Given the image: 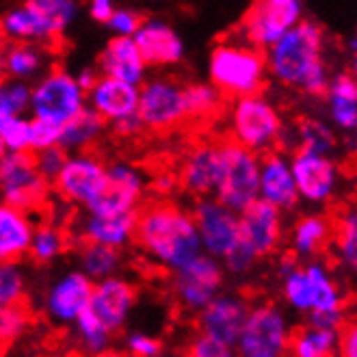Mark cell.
I'll use <instances>...</instances> for the list:
<instances>
[{
  "label": "cell",
  "instance_id": "1",
  "mask_svg": "<svg viewBox=\"0 0 357 357\" xmlns=\"http://www.w3.org/2000/svg\"><path fill=\"white\" fill-rule=\"evenodd\" d=\"M325 44L327 35L323 26L303 17L266 50L268 76L282 87L297 89L310 98H325L331 80Z\"/></svg>",
  "mask_w": 357,
  "mask_h": 357
},
{
  "label": "cell",
  "instance_id": "2",
  "mask_svg": "<svg viewBox=\"0 0 357 357\" xmlns=\"http://www.w3.org/2000/svg\"><path fill=\"white\" fill-rule=\"evenodd\" d=\"M135 243L152 262L172 273L204 254L193 213L162 199L141 206Z\"/></svg>",
  "mask_w": 357,
  "mask_h": 357
},
{
  "label": "cell",
  "instance_id": "3",
  "mask_svg": "<svg viewBox=\"0 0 357 357\" xmlns=\"http://www.w3.org/2000/svg\"><path fill=\"white\" fill-rule=\"evenodd\" d=\"M268 76L266 52L243 39H225L210 50L208 80L227 98L260 93Z\"/></svg>",
  "mask_w": 357,
  "mask_h": 357
},
{
  "label": "cell",
  "instance_id": "4",
  "mask_svg": "<svg viewBox=\"0 0 357 357\" xmlns=\"http://www.w3.org/2000/svg\"><path fill=\"white\" fill-rule=\"evenodd\" d=\"M80 13L78 0H22L3 15L7 41L50 44L68 33Z\"/></svg>",
  "mask_w": 357,
  "mask_h": 357
},
{
  "label": "cell",
  "instance_id": "5",
  "mask_svg": "<svg viewBox=\"0 0 357 357\" xmlns=\"http://www.w3.org/2000/svg\"><path fill=\"white\" fill-rule=\"evenodd\" d=\"M284 126L286 121L280 109L266 96L254 93L232 100V107H229V139L241 143L243 148L260 156L278 150Z\"/></svg>",
  "mask_w": 357,
  "mask_h": 357
},
{
  "label": "cell",
  "instance_id": "6",
  "mask_svg": "<svg viewBox=\"0 0 357 357\" xmlns=\"http://www.w3.org/2000/svg\"><path fill=\"white\" fill-rule=\"evenodd\" d=\"M221 143V180L215 197L229 206L236 213H243L247 206L260 199V167L262 156L243 148L234 139Z\"/></svg>",
  "mask_w": 357,
  "mask_h": 357
},
{
  "label": "cell",
  "instance_id": "7",
  "mask_svg": "<svg viewBox=\"0 0 357 357\" xmlns=\"http://www.w3.org/2000/svg\"><path fill=\"white\" fill-rule=\"evenodd\" d=\"M0 191H3V204L35 213L44 208L52 182L41 176L35 162L33 152H3L0 158Z\"/></svg>",
  "mask_w": 357,
  "mask_h": 357
},
{
  "label": "cell",
  "instance_id": "8",
  "mask_svg": "<svg viewBox=\"0 0 357 357\" xmlns=\"http://www.w3.org/2000/svg\"><path fill=\"white\" fill-rule=\"evenodd\" d=\"M87 107V91L80 87L76 74L63 68H50L33 85L31 117L66 126Z\"/></svg>",
  "mask_w": 357,
  "mask_h": 357
},
{
  "label": "cell",
  "instance_id": "9",
  "mask_svg": "<svg viewBox=\"0 0 357 357\" xmlns=\"http://www.w3.org/2000/svg\"><path fill=\"white\" fill-rule=\"evenodd\" d=\"M301 20V0H254V5L249 7L238 26V39L266 52L290 29H295Z\"/></svg>",
  "mask_w": 357,
  "mask_h": 357
},
{
  "label": "cell",
  "instance_id": "10",
  "mask_svg": "<svg viewBox=\"0 0 357 357\" xmlns=\"http://www.w3.org/2000/svg\"><path fill=\"white\" fill-rule=\"evenodd\" d=\"M139 115L152 132H169L188 117L184 85L169 76H152L141 85Z\"/></svg>",
  "mask_w": 357,
  "mask_h": 357
},
{
  "label": "cell",
  "instance_id": "11",
  "mask_svg": "<svg viewBox=\"0 0 357 357\" xmlns=\"http://www.w3.org/2000/svg\"><path fill=\"white\" fill-rule=\"evenodd\" d=\"M290 340L292 333L284 312L264 303L251 307L236 351L241 357H284L290 351Z\"/></svg>",
  "mask_w": 357,
  "mask_h": 357
},
{
  "label": "cell",
  "instance_id": "12",
  "mask_svg": "<svg viewBox=\"0 0 357 357\" xmlns=\"http://www.w3.org/2000/svg\"><path fill=\"white\" fill-rule=\"evenodd\" d=\"M109 176V162L91 150L70 154L63 172L52 182L54 193L68 204L87 208L100 193Z\"/></svg>",
  "mask_w": 357,
  "mask_h": 357
},
{
  "label": "cell",
  "instance_id": "13",
  "mask_svg": "<svg viewBox=\"0 0 357 357\" xmlns=\"http://www.w3.org/2000/svg\"><path fill=\"white\" fill-rule=\"evenodd\" d=\"M223 280V260L204 251L195 260L174 273V292L182 307L191 312H202L210 301H215L221 295Z\"/></svg>",
  "mask_w": 357,
  "mask_h": 357
},
{
  "label": "cell",
  "instance_id": "14",
  "mask_svg": "<svg viewBox=\"0 0 357 357\" xmlns=\"http://www.w3.org/2000/svg\"><path fill=\"white\" fill-rule=\"evenodd\" d=\"M145 191H148V180L139 167L126 160H115L109 162V176L102 193L85 210L98 215L139 213Z\"/></svg>",
  "mask_w": 357,
  "mask_h": 357
},
{
  "label": "cell",
  "instance_id": "15",
  "mask_svg": "<svg viewBox=\"0 0 357 357\" xmlns=\"http://www.w3.org/2000/svg\"><path fill=\"white\" fill-rule=\"evenodd\" d=\"M191 213L195 217L206 254L223 260L241 243V213L217 197L195 199Z\"/></svg>",
  "mask_w": 357,
  "mask_h": 357
},
{
  "label": "cell",
  "instance_id": "16",
  "mask_svg": "<svg viewBox=\"0 0 357 357\" xmlns=\"http://www.w3.org/2000/svg\"><path fill=\"white\" fill-rule=\"evenodd\" d=\"M290 165L301 202L323 206L333 199L340 186V167L333 160V156L297 150L290 154Z\"/></svg>",
  "mask_w": 357,
  "mask_h": 357
},
{
  "label": "cell",
  "instance_id": "17",
  "mask_svg": "<svg viewBox=\"0 0 357 357\" xmlns=\"http://www.w3.org/2000/svg\"><path fill=\"white\" fill-rule=\"evenodd\" d=\"M221 143H197L182 158L178 180L182 191L199 197H215L221 180Z\"/></svg>",
  "mask_w": 357,
  "mask_h": 357
},
{
  "label": "cell",
  "instance_id": "18",
  "mask_svg": "<svg viewBox=\"0 0 357 357\" xmlns=\"http://www.w3.org/2000/svg\"><path fill=\"white\" fill-rule=\"evenodd\" d=\"M282 210L264 199H256L241 213V241L256 251L258 258L273 256L284 238Z\"/></svg>",
  "mask_w": 357,
  "mask_h": 357
},
{
  "label": "cell",
  "instance_id": "19",
  "mask_svg": "<svg viewBox=\"0 0 357 357\" xmlns=\"http://www.w3.org/2000/svg\"><path fill=\"white\" fill-rule=\"evenodd\" d=\"M93 280L85 271H70L61 275L46 295V312L52 323L70 325L91 305Z\"/></svg>",
  "mask_w": 357,
  "mask_h": 357
},
{
  "label": "cell",
  "instance_id": "20",
  "mask_svg": "<svg viewBox=\"0 0 357 357\" xmlns=\"http://www.w3.org/2000/svg\"><path fill=\"white\" fill-rule=\"evenodd\" d=\"M251 305L241 295H219L199 312V329L223 344L238 347Z\"/></svg>",
  "mask_w": 357,
  "mask_h": 357
},
{
  "label": "cell",
  "instance_id": "21",
  "mask_svg": "<svg viewBox=\"0 0 357 357\" xmlns=\"http://www.w3.org/2000/svg\"><path fill=\"white\" fill-rule=\"evenodd\" d=\"M260 199L280 208L282 213L295 210L301 202L295 174H292L290 154L273 150L262 154L260 167Z\"/></svg>",
  "mask_w": 357,
  "mask_h": 357
},
{
  "label": "cell",
  "instance_id": "22",
  "mask_svg": "<svg viewBox=\"0 0 357 357\" xmlns=\"http://www.w3.org/2000/svg\"><path fill=\"white\" fill-rule=\"evenodd\" d=\"M135 41L150 68H174L184 59V41L167 20L145 17Z\"/></svg>",
  "mask_w": 357,
  "mask_h": 357
},
{
  "label": "cell",
  "instance_id": "23",
  "mask_svg": "<svg viewBox=\"0 0 357 357\" xmlns=\"http://www.w3.org/2000/svg\"><path fill=\"white\" fill-rule=\"evenodd\" d=\"M96 68L104 76H113L137 87H141L148 80V70H150L135 37H117V35H113L100 50Z\"/></svg>",
  "mask_w": 357,
  "mask_h": 357
},
{
  "label": "cell",
  "instance_id": "24",
  "mask_svg": "<svg viewBox=\"0 0 357 357\" xmlns=\"http://www.w3.org/2000/svg\"><path fill=\"white\" fill-rule=\"evenodd\" d=\"M139 96L141 87L102 74L96 85L87 91V104L113 126L139 113Z\"/></svg>",
  "mask_w": 357,
  "mask_h": 357
},
{
  "label": "cell",
  "instance_id": "25",
  "mask_svg": "<svg viewBox=\"0 0 357 357\" xmlns=\"http://www.w3.org/2000/svg\"><path fill=\"white\" fill-rule=\"evenodd\" d=\"M135 303H137V288L123 278L113 275L93 284L89 307L107 323L111 331H117L126 323Z\"/></svg>",
  "mask_w": 357,
  "mask_h": 357
},
{
  "label": "cell",
  "instance_id": "26",
  "mask_svg": "<svg viewBox=\"0 0 357 357\" xmlns=\"http://www.w3.org/2000/svg\"><path fill=\"white\" fill-rule=\"evenodd\" d=\"M137 219L139 213L98 215L85 210V217L78 223V236L82 238V243H100V245L121 249L130 241H135Z\"/></svg>",
  "mask_w": 357,
  "mask_h": 357
},
{
  "label": "cell",
  "instance_id": "27",
  "mask_svg": "<svg viewBox=\"0 0 357 357\" xmlns=\"http://www.w3.org/2000/svg\"><path fill=\"white\" fill-rule=\"evenodd\" d=\"M327 117L340 132L357 130V76L353 72H338L329 80L325 93Z\"/></svg>",
  "mask_w": 357,
  "mask_h": 357
},
{
  "label": "cell",
  "instance_id": "28",
  "mask_svg": "<svg viewBox=\"0 0 357 357\" xmlns=\"http://www.w3.org/2000/svg\"><path fill=\"white\" fill-rule=\"evenodd\" d=\"M35 229L37 227L31 213L3 204L0 208V258L3 262H17L29 254Z\"/></svg>",
  "mask_w": 357,
  "mask_h": 357
},
{
  "label": "cell",
  "instance_id": "29",
  "mask_svg": "<svg viewBox=\"0 0 357 357\" xmlns=\"http://www.w3.org/2000/svg\"><path fill=\"white\" fill-rule=\"evenodd\" d=\"M333 238V219L325 215H303L290 229V251L297 258H317Z\"/></svg>",
  "mask_w": 357,
  "mask_h": 357
},
{
  "label": "cell",
  "instance_id": "30",
  "mask_svg": "<svg viewBox=\"0 0 357 357\" xmlns=\"http://www.w3.org/2000/svg\"><path fill=\"white\" fill-rule=\"evenodd\" d=\"M48 66V50L33 41H7L3 50V74L13 80H33L44 76Z\"/></svg>",
  "mask_w": 357,
  "mask_h": 357
},
{
  "label": "cell",
  "instance_id": "31",
  "mask_svg": "<svg viewBox=\"0 0 357 357\" xmlns=\"http://www.w3.org/2000/svg\"><path fill=\"white\" fill-rule=\"evenodd\" d=\"M107 119H104L98 111L91 107L82 109L72 121L63 126V135H61V148H66L70 154L76 152H85L91 150L93 145L102 139L104 130H107Z\"/></svg>",
  "mask_w": 357,
  "mask_h": 357
},
{
  "label": "cell",
  "instance_id": "32",
  "mask_svg": "<svg viewBox=\"0 0 357 357\" xmlns=\"http://www.w3.org/2000/svg\"><path fill=\"white\" fill-rule=\"evenodd\" d=\"M331 247L335 260L357 275V204L344 206L333 219Z\"/></svg>",
  "mask_w": 357,
  "mask_h": 357
},
{
  "label": "cell",
  "instance_id": "33",
  "mask_svg": "<svg viewBox=\"0 0 357 357\" xmlns=\"http://www.w3.org/2000/svg\"><path fill=\"white\" fill-rule=\"evenodd\" d=\"M297 141L299 150L317 152V154H327L333 156L338 150V135L331 121H325L321 117H301L297 123Z\"/></svg>",
  "mask_w": 357,
  "mask_h": 357
},
{
  "label": "cell",
  "instance_id": "34",
  "mask_svg": "<svg viewBox=\"0 0 357 357\" xmlns=\"http://www.w3.org/2000/svg\"><path fill=\"white\" fill-rule=\"evenodd\" d=\"M80 271H85L93 282L113 278L121 266V254L117 247L100 243H82L78 251Z\"/></svg>",
  "mask_w": 357,
  "mask_h": 357
},
{
  "label": "cell",
  "instance_id": "35",
  "mask_svg": "<svg viewBox=\"0 0 357 357\" xmlns=\"http://www.w3.org/2000/svg\"><path fill=\"white\" fill-rule=\"evenodd\" d=\"M184 93H186L188 117L191 119L215 117L223 109V102L227 100L210 80L208 82H188V85H184Z\"/></svg>",
  "mask_w": 357,
  "mask_h": 357
},
{
  "label": "cell",
  "instance_id": "36",
  "mask_svg": "<svg viewBox=\"0 0 357 357\" xmlns=\"http://www.w3.org/2000/svg\"><path fill=\"white\" fill-rule=\"evenodd\" d=\"M305 271L312 284L314 310H342V292L329 268L323 262H307Z\"/></svg>",
  "mask_w": 357,
  "mask_h": 357
},
{
  "label": "cell",
  "instance_id": "37",
  "mask_svg": "<svg viewBox=\"0 0 357 357\" xmlns=\"http://www.w3.org/2000/svg\"><path fill=\"white\" fill-rule=\"evenodd\" d=\"M74 333H76V340L80 342L82 349L91 355H98V353L109 349L113 331L107 327V323H104L91 307H87L74 321Z\"/></svg>",
  "mask_w": 357,
  "mask_h": 357
},
{
  "label": "cell",
  "instance_id": "38",
  "mask_svg": "<svg viewBox=\"0 0 357 357\" xmlns=\"http://www.w3.org/2000/svg\"><path fill=\"white\" fill-rule=\"evenodd\" d=\"M63 251H66V234L52 223L37 225L29 256L37 264H48V262L56 260Z\"/></svg>",
  "mask_w": 357,
  "mask_h": 357
},
{
  "label": "cell",
  "instance_id": "39",
  "mask_svg": "<svg viewBox=\"0 0 357 357\" xmlns=\"http://www.w3.org/2000/svg\"><path fill=\"white\" fill-rule=\"evenodd\" d=\"M33 117H0V148L3 152H31Z\"/></svg>",
  "mask_w": 357,
  "mask_h": 357
},
{
  "label": "cell",
  "instance_id": "40",
  "mask_svg": "<svg viewBox=\"0 0 357 357\" xmlns=\"http://www.w3.org/2000/svg\"><path fill=\"white\" fill-rule=\"evenodd\" d=\"M33 102V85L26 80H13L5 78L0 87V117H13V115H26L31 113Z\"/></svg>",
  "mask_w": 357,
  "mask_h": 357
},
{
  "label": "cell",
  "instance_id": "41",
  "mask_svg": "<svg viewBox=\"0 0 357 357\" xmlns=\"http://www.w3.org/2000/svg\"><path fill=\"white\" fill-rule=\"evenodd\" d=\"M284 299L288 305L297 312H312L314 310V295H312V284L307 278L305 266H299L282 280Z\"/></svg>",
  "mask_w": 357,
  "mask_h": 357
},
{
  "label": "cell",
  "instance_id": "42",
  "mask_svg": "<svg viewBox=\"0 0 357 357\" xmlns=\"http://www.w3.org/2000/svg\"><path fill=\"white\" fill-rule=\"evenodd\" d=\"M24 295V273L17 262H3L0 266V305L20 303Z\"/></svg>",
  "mask_w": 357,
  "mask_h": 357
},
{
  "label": "cell",
  "instance_id": "43",
  "mask_svg": "<svg viewBox=\"0 0 357 357\" xmlns=\"http://www.w3.org/2000/svg\"><path fill=\"white\" fill-rule=\"evenodd\" d=\"M29 325L31 317L22 303L5 305L0 310V335H3L5 342H13L15 338H20L29 329Z\"/></svg>",
  "mask_w": 357,
  "mask_h": 357
},
{
  "label": "cell",
  "instance_id": "44",
  "mask_svg": "<svg viewBox=\"0 0 357 357\" xmlns=\"http://www.w3.org/2000/svg\"><path fill=\"white\" fill-rule=\"evenodd\" d=\"M61 135H63V126L61 123L33 117L31 152L35 154V152H41V150H46V148H52V145H59L61 143Z\"/></svg>",
  "mask_w": 357,
  "mask_h": 357
},
{
  "label": "cell",
  "instance_id": "45",
  "mask_svg": "<svg viewBox=\"0 0 357 357\" xmlns=\"http://www.w3.org/2000/svg\"><path fill=\"white\" fill-rule=\"evenodd\" d=\"M70 158V152L66 148H61V145H52V148H46L41 152H35V162H37V169L41 172L46 180L54 182L56 176L63 172V167H66Z\"/></svg>",
  "mask_w": 357,
  "mask_h": 357
},
{
  "label": "cell",
  "instance_id": "46",
  "mask_svg": "<svg viewBox=\"0 0 357 357\" xmlns=\"http://www.w3.org/2000/svg\"><path fill=\"white\" fill-rule=\"evenodd\" d=\"M143 20L145 17L141 15V11L132 7H117L113 17L107 22V29L117 37H135L143 24Z\"/></svg>",
  "mask_w": 357,
  "mask_h": 357
},
{
  "label": "cell",
  "instance_id": "47",
  "mask_svg": "<svg viewBox=\"0 0 357 357\" xmlns=\"http://www.w3.org/2000/svg\"><path fill=\"white\" fill-rule=\"evenodd\" d=\"M236 347L223 344L206 333H199L197 338L188 347V357H236Z\"/></svg>",
  "mask_w": 357,
  "mask_h": 357
},
{
  "label": "cell",
  "instance_id": "48",
  "mask_svg": "<svg viewBox=\"0 0 357 357\" xmlns=\"http://www.w3.org/2000/svg\"><path fill=\"white\" fill-rule=\"evenodd\" d=\"M256 260H260L256 256V251L247 247L243 241L229 251V254L223 258V264H225V271L229 273H234V275H245V273H249L251 268H254Z\"/></svg>",
  "mask_w": 357,
  "mask_h": 357
},
{
  "label": "cell",
  "instance_id": "49",
  "mask_svg": "<svg viewBox=\"0 0 357 357\" xmlns=\"http://www.w3.org/2000/svg\"><path fill=\"white\" fill-rule=\"evenodd\" d=\"M160 342L148 333H130L128 335V351L135 357H158L160 355Z\"/></svg>",
  "mask_w": 357,
  "mask_h": 357
},
{
  "label": "cell",
  "instance_id": "50",
  "mask_svg": "<svg viewBox=\"0 0 357 357\" xmlns=\"http://www.w3.org/2000/svg\"><path fill=\"white\" fill-rule=\"evenodd\" d=\"M307 325L321 329H342L344 314L342 310H312L307 312Z\"/></svg>",
  "mask_w": 357,
  "mask_h": 357
},
{
  "label": "cell",
  "instance_id": "51",
  "mask_svg": "<svg viewBox=\"0 0 357 357\" xmlns=\"http://www.w3.org/2000/svg\"><path fill=\"white\" fill-rule=\"evenodd\" d=\"M290 353H292V357H327L317 344H314V340L310 338V333H307L305 327L292 335Z\"/></svg>",
  "mask_w": 357,
  "mask_h": 357
},
{
  "label": "cell",
  "instance_id": "52",
  "mask_svg": "<svg viewBox=\"0 0 357 357\" xmlns=\"http://www.w3.org/2000/svg\"><path fill=\"white\" fill-rule=\"evenodd\" d=\"M113 130H115V135H119V137H123V139H132V137L143 135L148 128H145V123H143L141 115L135 113V115H130V117H126V119L113 123Z\"/></svg>",
  "mask_w": 357,
  "mask_h": 357
},
{
  "label": "cell",
  "instance_id": "53",
  "mask_svg": "<svg viewBox=\"0 0 357 357\" xmlns=\"http://www.w3.org/2000/svg\"><path fill=\"white\" fill-rule=\"evenodd\" d=\"M117 5L115 0H87V11H89V17L93 22H100V24H107L109 20L113 17Z\"/></svg>",
  "mask_w": 357,
  "mask_h": 357
},
{
  "label": "cell",
  "instance_id": "54",
  "mask_svg": "<svg viewBox=\"0 0 357 357\" xmlns=\"http://www.w3.org/2000/svg\"><path fill=\"white\" fill-rule=\"evenodd\" d=\"M340 357H357V321L347 323L340 331Z\"/></svg>",
  "mask_w": 357,
  "mask_h": 357
},
{
  "label": "cell",
  "instance_id": "55",
  "mask_svg": "<svg viewBox=\"0 0 357 357\" xmlns=\"http://www.w3.org/2000/svg\"><path fill=\"white\" fill-rule=\"evenodd\" d=\"M176 184H180L178 174H160V176H156V178L152 180V188H154L156 193H160V195L172 193Z\"/></svg>",
  "mask_w": 357,
  "mask_h": 357
},
{
  "label": "cell",
  "instance_id": "56",
  "mask_svg": "<svg viewBox=\"0 0 357 357\" xmlns=\"http://www.w3.org/2000/svg\"><path fill=\"white\" fill-rule=\"evenodd\" d=\"M102 74H100V70L98 68H82L78 74H76V80L80 82V87L85 89V91H89L96 82H98V78H100Z\"/></svg>",
  "mask_w": 357,
  "mask_h": 357
},
{
  "label": "cell",
  "instance_id": "57",
  "mask_svg": "<svg viewBox=\"0 0 357 357\" xmlns=\"http://www.w3.org/2000/svg\"><path fill=\"white\" fill-rule=\"evenodd\" d=\"M297 260H299V258H297L295 254H292V251L278 260V273H280V278H282V280H284L286 275H290V273L295 271V268H299V262H297Z\"/></svg>",
  "mask_w": 357,
  "mask_h": 357
},
{
  "label": "cell",
  "instance_id": "58",
  "mask_svg": "<svg viewBox=\"0 0 357 357\" xmlns=\"http://www.w3.org/2000/svg\"><path fill=\"white\" fill-rule=\"evenodd\" d=\"M349 54H351V72L357 76V33L349 39Z\"/></svg>",
  "mask_w": 357,
  "mask_h": 357
},
{
  "label": "cell",
  "instance_id": "59",
  "mask_svg": "<svg viewBox=\"0 0 357 357\" xmlns=\"http://www.w3.org/2000/svg\"><path fill=\"white\" fill-rule=\"evenodd\" d=\"M93 357H121V355L111 353V351H102V353H98V355H93Z\"/></svg>",
  "mask_w": 357,
  "mask_h": 357
},
{
  "label": "cell",
  "instance_id": "60",
  "mask_svg": "<svg viewBox=\"0 0 357 357\" xmlns=\"http://www.w3.org/2000/svg\"><path fill=\"white\" fill-rule=\"evenodd\" d=\"M351 148L357 152V130H355V132H351Z\"/></svg>",
  "mask_w": 357,
  "mask_h": 357
},
{
  "label": "cell",
  "instance_id": "61",
  "mask_svg": "<svg viewBox=\"0 0 357 357\" xmlns=\"http://www.w3.org/2000/svg\"><path fill=\"white\" fill-rule=\"evenodd\" d=\"M266 357H271V355H266Z\"/></svg>",
  "mask_w": 357,
  "mask_h": 357
}]
</instances>
